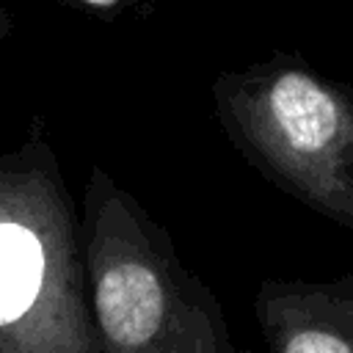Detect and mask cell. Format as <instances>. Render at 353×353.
I'll return each mask as SVG.
<instances>
[{
    "mask_svg": "<svg viewBox=\"0 0 353 353\" xmlns=\"http://www.w3.org/2000/svg\"><path fill=\"white\" fill-rule=\"evenodd\" d=\"M270 113L287 143L298 152L325 149L339 127V108L334 97L298 72H287L273 83Z\"/></svg>",
    "mask_w": 353,
    "mask_h": 353,
    "instance_id": "cell-2",
    "label": "cell"
},
{
    "mask_svg": "<svg viewBox=\"0 0 353 353\" xmlns=\"http://www.w3.org/2000/svg\"><path fill=\"white\" fill-rule=\"evenodd\" d=\"M88 3H110V0H88Z\"/></svg>",
    "mask_w": 353,
    "mask_h": 353,
    "instance_id": "cell-5",
    "label": "cell"
},
{
    "mask_svg": "<svg viewBox=\"0 0 353 353\" xmlns=\"http://www.w3.org/2000/svg\"><path fill=\"white\" fill-rule=\"evenodd\" d=\"M163 287L157 276L138 262L113 265L97 287V309L105 334L124 347L152 339L163 320Z\"/></svg>",
    "mask_w": 353,
    "mask_h": 353,
    "instance_id": "cell-1",
    "label": "cell"
},
{
    "mask_svg": "<svg viewBox=\"0 0 353 353\" xmlns=\"http://www.w3.org/2000/svg\"><path fill=\"white\" fill-rule=\"evenodd\" d=\"M284 353H353L350 345L334 334H325V331H301L295 334Z\"/></svg>",
    "mask_w": 353,
    "mask_h": 353,
    "instance_id": "cell-4",
    "label": "cell"
},
{
    "mask_svg": "<svg viewBox=\"0 0 353 353\" xmlns=\"http://www.w3.org/2000/svg\"><path fill=\"white\" fill-rule=\"evenodd\" d=\"M44 273L41 243L17 223H0V325L17 320L36 298Z\"/></svg>",
    "mask_w": 353,
    "mask_h": 353,
    "instance_id": "cell-3",
    "label": "cell"
}]
</instances>
